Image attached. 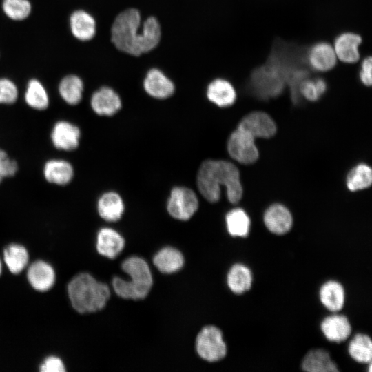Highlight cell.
<instances>
[{"instance_id": "cell-1", "label": "cell", "mask_w": 372, "mask_h": 372, "mask_svg": "<svg viewBox=\"0 0 372 372\" xmlns=\"http://www.w3.org/2000/svg\"><path fill=\"white\" fill-rule=\"evenodd\" d=\"M197 187L201 195L210 203L220 197L221 186L226 188L227 196L232 204L242 196V187L237 167L224 160H206L201 164L196 176Z\"/></svg>"}, {"instance_id": "cell-2", "label": "cell", "mask_w": 372, "mask_h": 372, "mask_svg": "<svg viewBox=\"0 0 372 372\" xmlns=\"http://www.w3.org/2000/svg\"><path fill=\"white\" fill-rule=\"evenodd\" d=\"M142 16L138 9L130 7L119 12L110 28V39L119 52L132 56L147 54L141 31Z\"/></svg>"}, {"instance_id": "cell-3", "label": "cell", "mask_w": 372, "mask_h": 372, "mask_svg": "<svg viewBox=\"0 0 372 372\" xmlns=\"http://www.w3.org/2000/svg\"><path fill=\"white\" fill-rule=\"evenodd\" d=\"M67 291L72 308L82 314L101 310L110 297L108 286L88 273H81L72 278Z\"/></svg>"}, {"instance_id": "cell-4", "label": "cell", "mask_w": 372, "mask_h": 372, "mask_svg": "<svg viewBox=\"0 0 372 372\" xmlns=\"http://www.w3.org/2000/svg\"><path fill=\"white\" fill-rule=\"evenodd\" d=\"M121 267L130 280L114 278L112 286L116 294L124 299L145 298L153 283L152 273L145 260L137 256L130 257L123 262Z\"/></svg>"}, {"instance_id": "cell-5", "label": "cell", "mask_w": 372, "mask_h": 372, "mask_svg": "<svg viewBox=\"0 0 372 372\" xmlns=\"http://www.w3.org/2000/svg\"><path fill=\"white\" fill-rule=\"evenodd\" d=\"M196 349L198 355L208 362L219 361L227 353L222 332L214 326H207L199 332L196 340Z\"/></svg>"}, {"instance_id": "cell-6", "label": "cell", "mask_w": 372, "mask_h": 372, "mask_svg": "<svg viewBox=\"0 0 372 372\" xmlns=\"http://www.w3.org/2000/svg\"><path fill=\"white\" fill-rule=\"evenodd\" d=\"M227 151L232 158L244 165L254 163L259 156L255 138L246 130L238 127L229 138Z\"/></svg>"}, {"instance_id": "cell-7", "label": "cell", "mask_w": 372, "mask_h": 372, "mask_svg": "<svg viewBox=\"0 0 372 372\" xmlns=\"http://www.w3.org/2000/svg\"><path fill=\"white\" fill-rule=\"evenodd\" d=\"M198 208V199L194 192L186 187H175L167 200L169 215L180 220H189Z\"/></svg>"}, {"instance_id": "cell-8", "label": "cell", "mask_w": 372, "mask_h": 372, "mask_svg": "<svg viewBox=\"0 0 372 372\" xmlns=\"http://www.w3.org/2000/svg\"><path fill=\"white\" fill-rule=\"evenodd\" d=\"M143 87L147 95L159 100L171 97L176 90L174 81L156 67L147 70L143 79Z\"/></svg>"}, {"instance_id": "cell-9", "label": "cell", "mask_w": 372, "mask_h": 372, "mask_svg": "<svg viewBox=\"0 0 372 372\" xmlns=\"http://www.w3.org/2000/svg\"><path fill=\"white\" fill-rule=\"evenodd\" d=\"M50 138L52 145L59 150L70 152L76 149L81 138V130L74 123L61 120L53 126Z\"/></svg>"}, {"instance_id": "cell-10", "label": "cell", "mask_w": 372, "mask_h": 372, "mask_svg": "<svg viewBox=\"0 0 372 372\" xmlns=\"http://www.w3.org/2000/svg\"><path fill=\"white\" fill-rule=\"evenodd\" d=\"M238 127L251 134L255 138H269L276 132V125L271 117L263 112H253L240 121Z\"/></svg>"}, {"instance_id": "cell-11", "label": "cell", "mask_w": 372, "mask_h": 372, "mask_svg": "<svg viewBox=\"0 0 372 372\" xmlns=\"http://www.w3.org/2000/svg\"><path fill=\"white\" fill-rule=\"evenodd\" d=\"M90 105L92 110L100 116H112L122 106L121 97L112 87L101 86L92 94Z\"/></svg>"}, {"instance_id": "cell-12", "label": "cell", "mask_w": 372, "mask_h": 372, "mask_svg": "<svg viewBox=\"0 0 372 372\" xmlns=\"http://www.w3.org/2000/svg\"><path fill=\"white\" fill-rule=\"evenodd\" d=\"M27 280L37 291L45 292L52 288L56 280L53 267L46 261L37 260L27 269Z\"/></svg>"}, {"instance_id": "cell-13", "label": "cell", "mask_w": 372, "mask_h": 372, "mask_svg": "<svg viewBox=\"0 0 372 372\" xmlns=\"http://www.w3.org/2000/svg\"><path fill=\"white\" fill-rule=\"evenodd\" d=\"M333 47L327 42H318L306 52V61L310 68L318 72H327L337 63Z\"/></svg>"}, {"instance_id": "cell-14", "label": "cell", "mask_w": 372, "mask_h": 372, "mask_svg": "<svg viewBox=\"0 0 372 372\" xmlns=\"http://www.w3.org/2000/svg\"><path fill=\"white\" fill-rule=\"evenodd\" d=\"M361 43V37L355 33L347 32L340 34L333 45L337 59L345 63H356L360 57L359 46Z\"/></svg>"}, {"instance_id": "cell-15", "label": "cell", "mask_w": 372, "mask_h": 372, "mask_svg": "<svg viewBox=\"0 0 372 372\" xmlns=\"http://www.w3.org/2000/svg\"><path fill=\"white\" fill-rule=\"evenodd\" d=\"M70 26L73 36L81 41L92 40L97 32L95 18L84 10H77L72 13Z\"/></svg>"}, {"instance_id": "cell-16", "label": "cell", "mask_w": 372, "mask_h": 372, "mask_svg": "<svg viewBox=\"0 0 372 372\" xmlns=\"http://www.w3.org/2000/svg\"><path fill=\"white\" fill-rule=\"evenodd\" d=\"M263 220L267 228L275 234H284L291 228L293 218L289 210L284 205L276 203L265 211Z\"/></svg>"}, {"instance_id": "cell-17", "label": "cell", "mask_w": 372, "mask_h": 372, "mask_svg": "<svg viewBox=\"0 0 372 372\" xmlns=\"http://www.w3.org/2000/svg\"><path fill=\"white\" fill-rule=\"evenodd\" d=\"M207 99L220 107L232 105L236 99V92L233 85L223 78H216L207 86Z\"/></svg>"}, {"instance_id": "cell-18", "label": "cell", "mask_w": 372, "mask_h": 372, "mask_svg": "<svg viewBox=\"0 0 372 372\" xmlns=\"http://www.w3.org/2000/svg\"><path fill=\"white\" fill-rule=\"evenodd\" d=\"M43 176L50 183L56 185H66L73 179L74 170L68 161L53 158L45 162L43 169Z\"/></svg>"}, {"instance_id": "cell-19", "label": "cell", "mask_w": 372, "mask_h": 372, "mask_svg": "<svg viewBox=\"0 0 372 372\" xmlns=\"http://www.w3.org/2000/svg\"><path fill=\"white\" fill-rule=\"evenodd\" d=\"M124 246V238L113 229L105 227L99 231L96 247L101 256L113 259L122 251Z\"/></svg>"}, {"instance_id": "cell-20", "label": "cell", "mask_w": 372, "mask_h": 372, "mask_svg": "<svg viewBox=\"0 0 372 372\" xmlns=\"http://www.w3.org/2000/svg\"><path fill=\"white\" fill-rule=\"evenodd\" d=\"M321 329L328 340L335 342L345 340L351 332L348 319L342 315H333L324 319Z\"/></svg>"}, {"instance_id": "cell-21", "label": "cell", "mask_w": 372, "mask_h": 372, "mask_svg": "<svg viewBox=\"0 0 372 372\" xmlns=\"http://www.w3.org/2000/svg\"><path fill=\"white\" fill-rule=\"evenodd\" d=\"M125 209L123 201L120 195L114 192H108L101 196L97 203L99 216L106 221L118 220Z\"/></svg>"}, {"instance_id": "cell-22", "label": "cell", "mask_w": 372, "mask_h": 372, "mask_svg": "<svg viewBox=\"0 0 372 372\" xmlns=\"http://www.w3.org/2000/svg\"><path fill=\"white\" fill-rule=\"evenodd\" d=\"M3 258L10 272L19 274L27 268L30 256L25 246L18 243H12L4 249Z\"/></svg>"}, {"instance_id": "cell-23", "label": "cell", "mask_w": 372, "mask_h": 372, "mask_svg": "<svg viewBox=\"0 0 372 372\" xmlns=\"http://www.w3.org/2000/svg\"><path fill=\"white\" fill-rule=\"evenodd\" d=\"M302 368L309 372H336V364L327 351L323 349H313L304 356Z\"/></svg>"}, {"instance_id": "cell-24", "label": "cell", "mask_w": 372, "mask_h": 372, "mask_svg": "<svg viewBox=\"0 0 372 372\" xmlns=\"http://www.w3.org/2000/svg\"><path fill=\"white\" fill-rule=\"evenodd\" d=\"M155 267L162 273H172L180 270L184 265L183 254L173 247H165L154 257Z\"/></svg>"}, {"instance_id": "cell-25", "label": "cell", "mask_w": 372, "mask_h": 372, "mask_svg": "<svg viewBox=\"0 0 372 372\" xmlns=\"http://www.w3.org/2000/svg\"><path fill=\"white\" fill-rule=\"evenodd\" d=\"M83 90L84 84L82 79L74 74L65 76L59 85L61 97L70 105H76L81 101Z\"/></svg>"}, {"instance_id": "cell-26", "label": "cell", "mask_w": 372, "mask_h": 372, "mask_svg": "<svg viewBox=\"0 0 372 372\" xmlns=\"http://www.w3.org/2000/svg\"><path fill=\"white\" fill-rule=\"evenodd\" d=\"M344 290L339 282L331 280L324 283L320 290L322 304L331 311H340L344 302Z\"/></svg>"}, {"instance_id": "cell-27", "label": "cell", "mask_w": 372, "mask_h": 372, "mask_svg": "<svg viewBox=\"0 0 372 372\" xmlns=\"http://www.w3.org/2000/svg\"><path fill=\"white\" fill-rule=\"evenodd\" d=\"M227 280L231 291L241 294L250 289L252 275L247 267L242 264H236L229 271Z\"/></svg>"}, {"instance_id": "cell-28", "label": "cell", "mask_w": 372, "mask_h": 372, "mask_svg": "<svg viewBox=\"0 0 372 372\" xmlns=\"http://www.w3.org/2000/svg\"><path fill=\"white\" fill-rule=\"evenodd\" d=\"M24 96L26 104L34 110L42 111L49 106L48 92L43 85L36 79L28 81Z\"/></svg>"}, {"instance_id": "cell-29", "label": "cell", "mask_w": 372, "mask_h": 372, "mask_svg": "<svg viewBox=\"0 0 372 372\" xmlns=\"http://www.w3.org/2000/svg\"><path fill=\"white\" fill-rule=\"evenodd\" d=\"M226 225L229 234L232 236L246 237L250 229V218L247 213L240 208L229 211L226 216Z\"/></svg>"}, {"instance_id": "cell-30", "label": "cell", "mask_w": 372, "mask_h": 372, "mask_svg": "<svg viewBox=\"0 0 372 372\" xmlns=\"http://www.w3.org/2000/svg\"><path fill=\"white\" fill-rule=\"evenodd\" d=\"M348 351L351 357L360 363H370L372 360V342L365 334H357L350 342Z\"/></svg>"}, {"instance_id": "cell-31", "label": "cell", "mask_w": 372, "mask_h": 372, "mask_svg": "<svg viewBox=\"0 0 372 372\" xmlns=\"http://www.w3.org/2000/svg\"><path fill=\"white\" fill-rule=\"evenodd\" d=\"M347 188L352 192L369 187L372 183V170L366 164H359L348 174L346 180Z\"/></svg>"}, {"instance_id": "cell-32", "label": "cell", "mask_w": 372, "mask_h": 372, "mask_svg": "<svg viewBox=\"0 0 372 372\" xmlns=\"http://www.w3.org/2000/svg\"><path fill=\"white\" fill-rule=\"evenodd\" d=\"M327 84L322 79H304L298 85V91L300 96L309 101H317L326 91Z\"/></svg>"}, {"instance_id": "cell-33", "label": "cell", "mask_w": 372, "mask_h": 372, "mask_svg": "<svg viewBox=\"0 0 372 372\" xmlns=\"http://www.w3.org/2000/svg\"><path fill=\"white\" fill-rule=\"evenodd\" d=\"M2 8L7 17L16 21L26 19L32 9L28 0H3Z\"/></svg>"}, {"instance_id": "cell-34", "label": "cell", "mask_w": 372, "mask_h": 372, "mask_svg": "<svg viewBox=\"0 0 372 372\" xmlns=\"http://www.w3.org/2000/svg\"><path fill=\"white\" fill-rule=\"evenodd\" d=\"M17 98L18 89L15 83L8 79H0V104H13Z\"/></svg>"}, {"instance_id": "cell-35", "label": "cell", "mask_w": 372, "mask_h": 372, "mask_svg": "<svg viewBox=\"0 0 372 372\" xmlns=\"http://www.w3.org/2000/svg\"><path fill=\"white\" fill-rule=\"evenodd\" d=\"M17 170V163L11 159L4 150L0 149V183L4 178L15 175Z\"/></svg>"}, {"instance_id": "cell-36", "label": "cell", "mask_w": 372, "mask_h": 372, "mask_svg": "<svg viewBox=\"0 0 372 372\" xmlns=\"http://www.w3.org/2000/svg\"><path fill=\"white\" fill-rule=\"evenodd\" d=\"M39 369L41 372H65L66 371L63 361L56 355L45 358Z\"/></svg>"}, {"instance_id": "cell-37", "label": "cell", "mask_w": 372, "mask_h": 372, "mask_svg": "<svg viewBox=\"0 0 372 372\" xmlns=\"http://www.w3.org/2000/svg\"><path fill=\"white\" fill-rule=\"evenodd\" d=\"M371 70L372 59L367 56L362 61L359 73L361 82L366 86H371L372 84Z\"/></svg>"}, {"instance_id": "cell-38", "label": "cell", "mask_w": 372, "mask_h": 372, "mask_svg": "<svg viewBox=\"0 0 372 372\" xmlns=\"http://www.w3.org/2000/svg\"><path fill=\"white\" fill-rule=\"evenodd\" d=\"M2 273V262H1V260L0 259V276Z\"/></svg>"}]
</instances>
